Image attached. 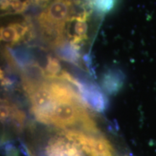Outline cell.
Returning a JSON list of instances; mask_svg holds the SVG:
<instances>
[{"label":"cell","mask_w":156,"mask_h":156,"mask_svg":"<svg viewBox=\"0 0 156 156\" xmlns=\"http://www.w3.org/2000/svg\"><path fill=\"white\" fill-rule=\"evenodd\" d=\"M62 134L75 142L87 156H114L111 143L102 136L75 129H64Z\"/></svg>","instance_id":"cell-1"},{"label":"cell","mask_w":156,"mask_h":156,"mask_svg":"<svg viewBox=\"0 0 156 156\" xmlns=\"http://www.w3.org/2000/svg\"><path fill=\"white\" fill-rule=\"evenodd\" d=\"M72 84L78 88L85 106L98 112H103L107 108V100L101 91L95 85L84 83L74 78Z\"/></svg>","instance_id":"cell-2"},{"label":"cell","mask_w":156,"mask_h":156,"mask_svg":"<svg viewBox=\"0 0 156 156\" xmlns=\"http://www.w3.org/2000/svg\"><path fill=\"white\" fill-rule=\"evenodd\" d=\"M49 140L45 149L46 156H85L75 142L62 134Z\"/></svg>","instance_id":"cell-3"},{"label":"cell","mask_w":156,"mask_h":156,"mask_svg":"<svg viewBox=\"0 0 156 156\" xmlns=\"http://www.w3.org/2000/svg\"><path fill=\"white\" fill-rule=\"evenodd\" d=\"M70 2L69 0H55L48 6L41 17L58 24H64L69 15Z\"/></svg>","instance_id":"cell-4"},{"label":"cell","mask_w":156,"mask_h":156,"mask_svg":"<svg viewBox=\"0 0 156 156\" xmlns=\"http://www.w3.org/2000/svg\"><path fill=\"white\" fill-rule=\"evenodd\" d=\"M9 119L12 121L18 129H21L24 124L25 115L14 103L3 99L1 104V121L2 122H5Z\"/></svg>","instance_id":"cell-5"},{"label":"cell","mask_w":156,"mask_h":156,"mask_svg":"<svg viewBox=\"0 0 156 156\" xmlns=\"http://www.w3.org/2000/svg\"><path fill=\"white\" fill-rule=\"evenodd\" d=\"M122 80L118 72L109 71L103 76L102 85L105 90L109 94L116 93L122 87Z\"/></svg>","instance_id":"cell-6"},{"label":"cell","mask_w":156,"mask_h":156,"mask_svg":"<svg viewBox=\"0 0 156 156\" xmlns=\"http://www.w3.org/2000/svg\"><path fill=\"white\" fill-rule=\"evenodd\" d=\"M61 65L59 62L56 58L49 56L48 58V62L46 67L44 69V77L49 80H58L60 75L62 73Z\"/></svg>","instance_id":"cell-7"},{"label":"cell","mask_w":156,"mask_h":156,"mask_svg":"<svg viewBox=\"0 0 156 156\" xmlns=\"http://www.w3.org/2000/svg\"><path fill=\"white\" fill-rule=\"evenodd\" d=\"M73 34L72 35L74 41L78 42L83 40L87 34V23L85 17H77L74 19Z\"/></svg>","instance_id":"cell-8"},{"label":"cell","mask_w":156,"mask_h":156,"mask_svg":"<svg viewBox=\"0 0 156 156\" xmlns=\"http://www.w3.org/2000/svg\"><path fill=\"white\" fill-rule=\"evenodd\" d=\"M0 36H1V40L5 42L15 43L20 40V37L14 24L9 25L7 26L2 28Z\"/></svg>","instance_id":"cell-9"},{"label":"cell","mask_w":156,"mask_h":156,"mask_svg":"<svg viewBox=\"0 0 156 156\" xmlns=\"http://www.w3.org/2000/svg\"><path fill=\"white\" fill-rule=\"evenodd\" d=\"M92 3L98 11L107 12L112 9L115 0H92Z\"/></svg>","instance_id":"cell-10"},{"label":"cell","mask_w":156,"mask_h":156,"mask_svg":"<svg viewBox=\"0 0 156 156\" xmlns=\"http://www.w3.org/2000/svg\"><path fill=\"white\" fill-rule=\"evenodd\" d=\"M10 6L12 7V9H14L15 12H21L24 11L26 9L27 4L26 2L20 1V0H15L13 2L11 3Z\"/></svg>","instance_id":"cell-11"},{"label":"cell","mask_w":156,"mask_h":156,"mask_svg":"<svg viewBox=\"0 0 156 156\" xmlns=\"http://www.w3.org/2000/svg\"><path fill=\"white\" fill-rule=\"evenodd\" d=\"M6 151V155L7 156H18L17 152L15 149L14 146L9 145H7L5 148Z\"/></svg>","instance_id":"cell-12"}]
</instances>
